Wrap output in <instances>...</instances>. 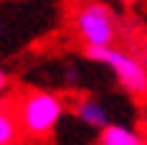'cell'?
I'll list each match as a JSON object with an SVG mask.
<instances>
[{"mask_svg":"<svg viewBox=\"0 0 147 145\" xmlns=\"http://www.w3.org/2000/svg\"><path fill=\"white\" fill-rule=\"evenodd\" d=\"M69 110L66 97L51 89H30L26 92L18 104H15V115L20 125V138L28 140H46L51 138L59 122L63 120Z\"/></svg>","mask_w":147,"mask_h":145,"instance_id":"obj_1","label":"cell"},{"mask_svg":"<svg viewBox=\"0 0 147 145\" xmlns=\"http://www.w3.org/2000/svg\"><path fill=\"white\" fill-rule=\"evenodd\" d=\"M71 28L84 48H109L117 41V18L99 0H84L74 8Z\"/></svg>","mask_w":147,"mask_h":145,"instance_id":"obj_2","label":"cell"},{"mask_svg":"<svg viewBox=\"0 0 147 145\" xmlns=\"http://www.w3.org/2000/svg\"><path fill=\"white\" fill-rule=\"evenodd\" d=\"M84 54L86 59L107 66L129 97H137V99L147 97V69L140 64V59L132 51L109 46V48H84Z\"/></svg>","mask_w":147,"mask_h":145,"instance_id":"obj_3","label":"cell"},{"mask_svg":"<svg viewBox=\"0 0 147 145\" xmlns=\"http://www.w3.org/2000/svg\"><path fill=\"white\" fill-rule=\"evenodd\" d=\"M74 115L79 122H84L86 127L91 130H99L102 132L112 120H109V110H107V104H104L99 97H94V94H81V97H76L74 99Z\"/></svg>","mask_w":147,"mask_h":145,"instance_id":"obj_4","label":"cell"},{"mask_svg":"<svg viewBox=\"0 0 147 145\" xmlns=\"http://www.w3.org/2000/svg\"><path fill=\"white\" fill-rule=\"evenodd\" d=\"M140 143H142V135L122 122H109L99 132V140H96V145H140Z\"/></svg>","mask_w":147,"mask_h":145,"instance_id":"obj_5","label":"cell"},{"mask_svg":"<svg viewBox=\"0 0 147 145\" xmlns=\"http://www.w3.org/2000/svg\"><path fill=\"white\" fill-rule=\"evenodd\" d=\"M20 140V125L18 115L10 102H0V145H18Z\"/></svg>","mask_w":147,"mask_h":145,"instance_id":"obj_6","label":"cell"},{"mask_svg":"<svg viewBox=\"0 0 147 145\" xmlns=\"http://www.w3.org/2000/svg\"><path fill=\"white\" fill-rule=\"evenodd\" d=\"M8 87H10V76H8V71L0 66V94H3V92H8Z\"/></svg>","mask_w":147,"mask_h":145,"instance_id":"obj_7","label":"cell"},{"mask_svg":"<svg viewBox=\"0 0 147 145\" xmlns=\"http://www.w3.org/2000/svg\"><path fill=\"white\" fill-rule=\"evenodd\" d=\"M134 56L140 59V64H142V66H145V69H147V44H142V46H140Z\"/></svg>","mask_w":147,"mask_h":145,"instance_id":"obj_8","label":"cell"},{"mask_svg":"<svg viewBox=\"0 0 147 145\" xmlns=\"http://www.w3.org/2000/svg\"><path fill=\"white\" fill-rule=\"evenodd\" d=\"M140 145H147V140H142V143H140Z\"/></svg>","mask_w":147,"mask_h":145,"instance_id":"obj_9","label":"cell"}]
</instances>
